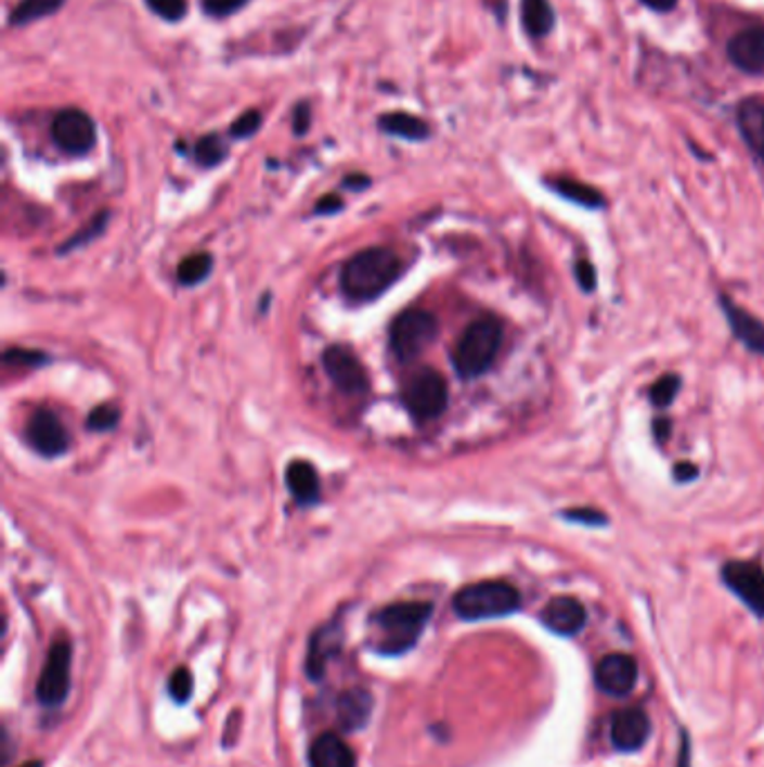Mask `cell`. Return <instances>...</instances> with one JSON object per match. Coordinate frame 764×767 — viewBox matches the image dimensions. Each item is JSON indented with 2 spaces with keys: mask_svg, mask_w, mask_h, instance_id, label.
Returning <instances> with one entry per match:
<instances>
[{
  "mask_svg": "<svg viewBox=\"0 0 764 767\" xmlns=\"http://www.w3.org/2000/svg\"><path fill=\"white\" fill-rule=\"evenodd\" d=\"M402 274V260L388 247H368L354 254L341 270V287L350 302H375Z\"/></svg>",
  "mask_w": 764,
  "mask_h": 767,
  "instance_id": "cell-1",
  "label": "cell"
},
{
  "mask_svg": "<svg viewBox=\"0 0 764 767\" xmlns=\"http://www.w3.org/2000/svg\"><path fill=\"white\" fill-rule=\"evenodd\" d=\"M430 615H433V604L428 602H397L381 609L373 617L379 630L377 651L384 655H402L413 649Z\"/></svg>",
  "mask_w": 764,
  "mask_h": 767,
  "instance_id": "cell-2",
  "label": "cell"
},
{
  "mask_svg": "<svg viewBox=\"0 0 764 767\" xmlns=\"http://www.w3.org/2000/svg\"><path fill=\"white\" fill-rule=\"evenodd\" d=\"M503 344V323L495 317H480L462 332L453 348V366L459 378L484 375Z\"/></svg>",
  "mask_w": 764,
  "mask_h": 767,
  "instance_id": "cell-3",
  "label": "cell"
},
{
  "mask_svg": "<svg viewBox=\"0 0 764 767\" xmlns=\"http://www.w3.org/2000/svg\"><path fill=\"white\" fill-rule=\"evenodd\" d=\"M520 592L507 581H478L464 586L453 597V611L459 619L480 622L512 615L520 609Z\"/></svg>",
  "mask_w": 764,
  "mask_h": 767,
  "instance_id": "cell-4",
  "label": "cell"
},
{
  "mask_svg": "<svg viewBox=\"0 0 764 767\" xmlns=\"http://www.w3.org/2000/svg\"><path fill=\"white\" fill-rule=\"evenodd\" d=\"M438 317L428 310H406L390 325V350L402 363L417 359L438 337Z\"/></svg>",
  "mask_w": 764,
  "mask_h": 767,
  "instance_id": "cell-5",
  "label": "cell"
},
{
  "mask_svg": "<svg viewBox=\"0 0 764 767\" xmlns=\"http://www.w3.org/2000/svg\"><path fill=\"white\" fill-rule=\"evenodd\" d=\"M402 402L415 420H436L449 405L446 380L436 369L415 371L402 388Z\"/></svg>",
  "mask_w": 764,
  "mask_h": 767,
  "instance_id": "cell-6",
  "label": "cell"
},
{
  "mask_svg": "<svg viewBox=\"0 0 764 767\" xmlns=\"http://www.w3.org/2000/svg\"><path fill=\"white\" fill-rule=\"evenodd\" d=\"M70 660L73 649L65 640L50 647L43 672L37 685V698L43 707H59L70 693Z\"/></svg>",
  "mask_w": 764,
  "mask_h": 767,
  "instance_id": "cell-7",
  "label": "cell"
},
{
  "mask_svg": "<svg viewBox=\"0 0 764 767\" xmlns=\"http://www.w3.org/2000/svg\"><path fill=\"white\" fill-rule=\"evenodd\" d=\"M52 140L68 155H86L96 144V126L90 115L79 108H65L52 119Z\"/></svg>",
  "mask_w": 764,
  "mask_h": 767,
  "instance_id": "cell-8",
  "label": "cell"
},
{
  "mask_svg": "<svg viewBox=\"0 0 764 767\" xmlns=\"http://www.w3.org/2000/svg\"><path fill=\"white\" fill-rule=\"evenodd\" d=\"M323 369L332 384L346 395H363L371 386L363 363L346 346H329L323 353Z\"/></svg>",
  "mask_w": 764,
  "mask_h": 767,
  "instance_id": "cell-9",
  "label": "cell"
},
{
  "mask_svg": "<svg viewBox=\"0 0 764 767\" xmlns=\"http://www.w3.org/2000/svg\"><path fill=\"white\" fill-rule=\"evenodd\" d=\"M722 579L757 617H764L762 565H757L755 561H728L722 568Z\"/></svg>",
  "mask_w": 764,
  "mask_h": 767,
  "instance_id": "cell-10",
  "label": "cell"
},
{
  "mask_svg": "<svg viewBox=\"0 0 764 767\" xmlns=\"http://www.w3.org/2000/svg\"><path fill=\"white\" fill-rule=\"evenodd\" d=\"M639 678V666L635 657H630L625 653H610L606 655L594 669V680L604 693L621 698L627 695L637 687Z\"/></svg>",
  "mask_w": 764,
  "mask_h": 767,
  "instance_id": "cell-11",
  "label": "cell"
},
{
  "mask_svg": "<svg viewBox=\"0 0 764 767\" xmlns=\"http://www.w3.org/2000/svg\"><path fill=\"white\" fill-rule=\"evenodd\" d=\"M27 440L41 456L56 458L68 451L70 438L56 413L39 409L27 422Z\"/></svg>",
  "mask_w": 764,
  "mask_h": 767,
  "instance_id": "cell-12",
  "label": "cell"
},
{
  "mask_svg": "<svg viewBox=\"0 0 764 767\" xmlns=\"http://www.w3.org/2000/svg\"><path fill=\"white\" fill-rule=\"evenodd\" d=\"M650 737V720L637 707L621 710L612 716L610 739L619 752H637Z\"/></svg>",
  "mask_w": 764,
  "mask_h": 767,
  "instance_id": "cell-13",
  "label": "cell"
},
{
  "mask_svg": "<svg viewBox=\"0 0 764 767\" xmlns=\"http://www.w3.org/2000/svg\"><path fill=\"white\" fill-rule=\"evenodd\" d=\"M728 59L747 75H764V27H749L728 41Z\"/></svg>",
  "mask_w": 764,
  "mask_h": 767,
  "instance_id": "cell-14",
  "label": "cell"
},
{
  "mask_svg": "<svg viewBox=\"0 0 764 767\" xmlns=\"http://www.w3.org/2000/svg\"><path fill=\"white\" fill-rule=\"evenodd\" d=\"M541 617H543V624L549 630L558 632V636H577L587 619L583 604L579 602V599L568 597V595L554 597L552 602L545 606Z\"/></svg>",
  "mask_w": 764,
  "mask_h": 767,
  "instance_id": "cell-15",
  "label": "cell"
},
{
  "mask_svg": "<svg viewBox=\"0 0 764 767\" xmlns=\"http://www.w3.org/2000/svg\"><path fill=\"white\" fill-rule=\"evenodd\" d=\"M310 767H357L354 752L339 737V733H321V737L310 745L308 754Z\"/></svg>",
  "mask_w": 764,
  "mask_h": 767,
  "instance_id": "cell-16",
  "label": "cell"
},
{
  "mask_svg": "<svg viewBox=\"0 0 764 767\" xmlns=\"http://www.w3.org/2000/svg\"><path fill=\"white\" fill-rule=\"evenodd\" d=\"M738 128L744 144L753 155L764 159V102L762 99H744L738 106Z\"/></svg>",
  "mask_w": 764,
  "mask_h": 767,
  "instance_id": "cell-17",
  "label": "cell"
},
{
  "mask_svg": "<svg viewBox=\"0 0 764 767\" xmlns=\"http://www.w3.org/2000/svg\"><path fill=\"white\" fill-rule=\"evenodd\" d=\"M722 308L724 315L734 328V335L753 353L764 355V323L760 319H755L753 315H749L747 310L738 308L736 304H730L728 298H722Z\"/></svg>",
  "mask_w": 764,
  "mask_h": 767,
  "instance_id": "cell-18",
  "label": "cell"
},
{
  "mask_svg": "<svg viewBox=\"0 0 764 767\" xmlns=\"http://www.w3.org/2000/svg\"><path fill=\"white\" fill-rule=\"evenodd\" d=\"M287 487L292 491V496L296 498V503L301 506H312L321 496V481L319 474L314 470V464L306 462V460H294L287 466Z\"/></svg>",
  "mask_w": 764,
  "mask_h": 767,
  "instance_id": "cell-19",
  "label": "cell"
},
{
  "mask_svg": "<svg viewBox=\"0 0 764 767\" xmlns=\"http://www.w3.org/2000/svg\"><path fill=\"white\" fill-rule=\"evenodd\" d=\"M520 21L531 39H543L554 29L556 14L549 0H520Z\"/></svg>",
  "mask_w": 764,
  "mask_h": 767,
  "instance_id": "cell-20",
  "label": "cell"
},
{
  "mask_svg": "<svg viewBox=\"0 0 764 767\" xmlns=\"http://www.w3.org/2000/svg\"><path fill=\"white\" fill-rule=\"evenodd\" d=\"M377 126L388 136L402 138L409 142H424L430 138V128L424 119L411 113H386L377 119Z\"/></svg>",
  "mask_w": 764,
  "mask_h": 767,
  "instance_id": "cell-21",
  "label": "cell"
},
{
  "mask_svg": "<svg viewBox=\"0 0 764 767\" xmlns=\"http://www.w3.org/2000/svg\"><path fill=\"white\" fill-rule=\"evenodd\" d=\"M373 712V698L363 689H350L339 700V720L344 729H359Z\"/></svg>",
  "mask_w": 764,
  "mask_h": 767,
  "instance_id": "cell-22",
  "label": "cell"
},
{
  "mask_svg": "<svg viewBox=\"0 0 764 767\" xmlns=\"http://www.w3.org/2000/svg\"><path fill=\"white\" fill-rule=\"evenodd\" d=\"M337 632L332 630L329 626L327 628H321L316 636L312 638V644H310V655H308V674L316 680L325 674V664H327V657L337 651Z\"/></svg>",
  "mask_w": 764,
  "mask_h": 767,
  "instance_id": "cell-23",
  "label": "cell"
},
{
  "mask_svg": "<svg viewBox=\"0 0 764 767\" xmlns=\"http://www.w3.org/2000/svg\"><path fill=\"white\" fill-rule=\"evenodd\" d=\"M549 187L558 195L572 200V203H577V205H583V207H590V209L604 207V195L596 189H592L590 184H583V182H577V180H570V178H558V180H552Z\"/></svg>",
  "mask_w": 764,
  "mask_h": 767,
  "instance_id": "cell-24",
  "label": "cell"
},
{
  "mask_svg": "<svg viewBox=\"0 0 764 767\" xmlns=\"http://www.w3.org/2000/svg\"><path fill=\"white\" fill-rule=\"evenodd\" d=\"M63 5H65V0H21V3L12 10L10 23L12 25H29V23L56 14Z\"/></svg>",
  "mask_w": 764,
  "mask_h": 767,
  "instance_id": "cell-25",
  "label": "cell"
},
{
  "mask_svg": "<svg viewBox=\"0 0 764 767\" xmlns=\"http://www.w3.org/2000/svg\"><path fill=\"white\" fill-rule=\"evenodd\" d=\"M213 270V258L211 254H191L186 256L182 263H180V268H178V281L186 287L191 285H197V283H203Z\"/></svg>",
  "mask_w": 764,
  "mask_h": 767,
  "instance_id": "cell-26",
  "label": "cell"
},
{
  "mask_svg": "<svg viewBox=\"0 0 764 767\" xmlns=\"http://www.w3.org/2000/svg\"><path fill=\"white\" fill-rule=\"evenodd\" d=\"M226 155H229V146L220 136H216V132L200 138L195 144V162L205 166V169H213V166L222 164Z\"/></svg>",
  "mask_w": 764,
  "mask_h": 767,
  "instance_id": "cell-27",
  "label": "cell"
},
{
  "mask_svg": "<svg viewBox=\"0 0 764 767\" xmlns=\"http://www.w3.org/2000/svg\"><path fill=\"white\" fill-rule=\"evenodd\" d=\"M679 384L682 380L677 375H663L661 380L655 382V386L650 388V402L659 409L673 405V399L679 393Z\"/></svg>",
  "mask_w": 764,
  "mask_h": 767,
  "instance_id": "cell-28",
  "label": "cell"
},
{
  "mask_svg": "<svg viewBox=\"0 0 764 767\" xmlns=\"http://www.w3.org/2000/svg\"><path fill=\"white\" fill-rule=\"evenodd\" d=\"M119 418H121V409L113 402H106V405H99L90 411L88 416V429L92 431H111L119 424Z\"/></svg>",
  "mask_w": 764,
  "mask_h": 767,
  "instance_id": "cell-29",
  "label": "cell"
},
{
  "mask_svg": "<svg viewBox=\"0 0 764 767\" xmlns=\"http://www.w3.org/2000/svg\"><path fill=\"white\" fill-rule=\"evenodd\" d=\"M146 5L155 16L169 23L182 21L189 12V0H146Z\"/></svg>",
  "mask_w": 764,
  "mask_h": 767,
  "instance_id": "cell-30",
  "label": "cell"
},
{
  "mask_svg": "<svg viewBox=\"0 0 764 767\" xmlns=\"http://www.w3.org/2000/svg\"><path fill=\"white\" fill-rule=\"evenodd\" d=\"M260 126H262L260 111H247L234 124H231L229 132H231V138H234V140H247V138L256 136V132L260 130Z\"/></svg>",
  "mask_w": 764,
  "mask_h": 767,
  "instance_id": "cell-31",
  "label": "cell"
},
{
  "mask_svg": "<svg viewBox=\"0 0 764 767\" xmlns=\"http://www.w3.org/2000/svg\"><path fill=\"white\" fill-rule=\"evenodd\" d=\"M169 693L173 695L176 703H186L193 693V676L186 666H178V669L169 678Z\"/></svg>",
  "mask_w": 764,
  "mask_h": 767,
  "instance_id": "cell-32",
  "label": "cell"
},
{
  "mask_svg": "<svg viewBox=\"0 0 764 767\" xmlns=\"http://www.w3.org/2000/svg\"><path fill=\"white\" fill-rule=\"evenodd\" d=\"M249 0H203V10L211 16V18H226L231 14L241 12Z\"/></svg>",
  "mask_w": 764,
  "mask_h": 767,
  "instance_id": "cell-33",
  "label": "cell"
},
{
  "mask_svg": "<svg viewBox=\"0 0 764 767\" xmlns=\"http://www.w3.org/2000/svg\"><path fill=\"white\" fill-rule=\"evenodd\" d=\"M108 218H111V214H108V212H102V214H99L94 220H90V225H86V229H83V231H79L77 237H73L68 243H65V247H63V250H75V247H79V245L88 243L90 239H94L96 233H102V231H104V227H106V220H108Z\"/></svg>",
  "mask_w": 764,
  "mask_h": 767,
  "instance_id": "cell-34",
  "label": "cell"
},
{
  "mask_svg": "<svg viewBox=\"0 0 764 767\" xmlns=\"http://www.w3.org/2000/svg\"><path fill=\"white\" fill-rule=\"evenodd\" d=\"M292 124H294V132L296 136H306L312 124V108L308 102L296 104L294 113H292Z\"/></svg>",
  "mask_w": 764,
  "mask_h": 767,
  "instance_id": "cell-35",
  "label": "cell"
},
{
  "mask_svg": "<svg viewBox=\"0 0 764 767\" xmlns=\"http://www.w3.org/2000/svg\"><path fill=\"white\" fill-rule=\"evenodd\" d=\"M574 272H577V281H579V285H581L585 292H592V290H594V285H596V272H594V268H592V263H587V260H579Z\"/></svg>",
  "mask_w": 764,
  "mask_h": 767,
  "instance_id": "cell-36",
  "label": "cell"
},
{
  "mask_svg": "<svg viewBox=\"0 0 764 767\" xmlns=\"http://www.w3.org/2000/svg\"><path fill=\"white\" fill-rule=\"evenodd\" d=\"M568 519L577 521V523H585V525H604L606 523V516L599 510H590V508L568 512Z\"/></svg>",
  "mask_w": 764,
  "mask_h": 767,
  "instance_id": "cell-37",
  "label": "cell"
},
{
  "mask_svg": "<svg viewBox=\"0 0 764 767\" xmlns=\"http://www.w3.org/2000/svg\"><path fill=\"white\" fill-rule=\"evenodd\" d=\"M344 209V200L339 195H325L316 203V214H337Z\"/></svg>",
  "mask_w": 764,
  "mask_h": 767,
  "instance_id": "cell-38",
  "label": "cell"
},
{
  "mask_svg": "<svg viewBox=\"0 0 764 767\" xmlns=\"http://www.w3.org/2000/svg\"><path fill=\"white\" fill-rule=\"evenodd\" d=\"M639 3L659 14H669L677 8V0H639Z\"/></svg>",
  "mask_w": 764,
  "mask_h": 767,
  "instance_id": "cell-39",
  "label": "cell"
},
{
  "mask_svg": "<svg viewBox=\"0 0 764 767\" xmlns=\"http://www.w3.org/2000/svg\"><path fill=\"white\" fill-rule=\"evenodd\" d=\"M675 476L677 481H692L697 476V466L690 462H682L675 466Z\"/></svg>",
  "mask_w": 764,
  "mask_h": 767,
  "instance_id": "cell-40",
  "label": "cell"
},
{
  "mask_svg": "<svg viewBox=\"0 0 764 767\" xmlns=\"http://www.w3.org/2000/svg\"><path fill=\"white\" fill-rule=\"evenodd\" d=\"M368 184H371L368 176H348L344 180V187H348V189H365Z\"/></svg>",
  "mask_w": 764,
  "mask_h": 767,
  "instance_id": "cell-41",
  "label": "cell"
},
{
  "mask_svg": "<svg viewBox=\"0 0 764 767\" xmlns=\"http://www.w3.org/2000/svg\"><path fill=\"white\" fill-rule=\"evenodd\" d=\"M669 431H671V424H669L666 420H657V422H655V436H657L661 443L669 438Z\"/></svg>",
  "mask_w": 764,
  "mask_h": 767,
  "instance_id": "cell-42",
  "label": "cell"
},
{
  "mask_svg": "<svg viewBox=\"0 0 764 767\" xmlns=\"http://www.w3.org/2000/svg\"><path fill=\"white\" fill-rule=\"evenodd\" d=\"M21 767H43V763L41 760H29V763H25Z\"/></svg>",
  "mask_w": 764,
  "mask_h": 767,
  "instance_id": "cell-43",
  "label": "cell"
}]
</instances>
